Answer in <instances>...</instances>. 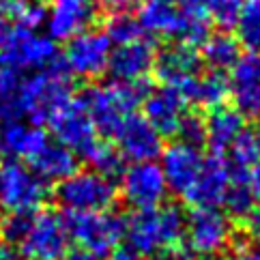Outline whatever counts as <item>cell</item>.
Segmentation results:
<instances>
[{"label": "cell", "instance_id": "cell-1", "mask_svg": "<svg viewBox=\"0 0 260 260\" xmlns=\"http://www.w3.org/2000/svg\"><path fill=\"white\" fill-rule=\"evenodd\" d=\"M129 252L148 260H164L172 249L183 245L185 213L176 204H161L151 211H136L125 221Z\"/></svg>", "mask_w": 260, "mask_h": 260}, {"label": "cell", "instance_id": "cell-2", "mask_svg": "<svg viewBox=\"0 0 260 260\" xmlns=\"http://www.w3.org/2000/svg\"><path fill=\"white\" fill-rule=\"evenodd\" d=\"M148 90L151 88H148L146 80L132 82V84L112 82L108 86L104 84L84 88L76 101L84 108V112L88 114L99 136L114 138L120 125L132 114H136V108L144 101Z\"/></svg>", "mask_w": 260, "mask_h": 260}, {"label": "cell", "instance_id": "cell-3", "mask_svg": "<svg viewBox=\"0 0 260 260\" xmlns=\"http://www.w3.org/2000/svg\"><path fill=\"white\" fill-rule=\"evenodd\" d=\"M73 99L71 73L58 54L48 67L22 78V108L30 123L41 127Z\"/></svg>", "mask_w": 260, "mask_h": 260}, {"label": "cell", "instance_id": "cell-4", "mask_svg": "<svg viewBox=\"0 0 260 260\" xmlns=\"http://www.w3.org/2000/svg\"><path fill=\"white\" fill-rule=\"evenodd\" d=\"M69 241L95 256H108L125 237V219L108 211H67L62 217Z\"/></svg>", "mask_w": 260, "mask_h": 260}, {"label": "cell", "instance_id": "cell-5", "mask_svg": "<svg viewBox=\"0 0 260 260\" xmlns=\"http://www.w3.org/2000/svg\"><path fill=\"white\" fill-rule=\"evenodd\" d=\"M54 196L67 211H108L116 200V187L95 170H76L58 183Z\"/></svg>", "mask_w": 260, "mask_h": 260}, {"label": "cell", "instance_id": "cell-6", "mask_svg": "<svg viewBox=\"0 0 260 260\" xmlns=\"http://www.w3.org/2000/svg\"><path fill=\"white\" fill-rule=\"evenodd\" d=\"M48 198V183L28 166L17 159H7L0 166V207L5 211H39Z\"/></svg>", "mask_w": 260, "mask_h": 260}, {"label": "cell", "instance_id": "cell-7", "mask_svg": "<svg viewBox=\"0 0 260 260\" xmlns=\"http://www.w3.org/2000/svg\"><path fill=\"white\" fill-rule=\"evenodd\" d=\"M58 56L50 37H41L24 26H13L0 41V67L26 71H41Z\"/></svg>", "mask_w": 260, "mask_h": 260}, {"label": "cell", "instance_id": "cell-8", "mask_svg": "<svg viewBox=\"0 0 260 260\" xmlns=\"http://www.w3.org/2000/svg\"><path fill=\"white\" fill-rule=\"evenodd\" d=\"M185 239L191 254L215 256L232 243V224L219 209L193 207L185 217Z\"/></svg>", "mask_w": 260, "mask_h": 260}, {"label": "cell", "instance_id": "cell-9", "mask_svg": "<svg viewBox=\"0 0 260 260\" xmlns=\"http://www.w3.org/2000/svg\"><path fill=\"white\" fill-rule=\"evenodd\" d=\"M112 54V41L104 30L86 28L71 37L64 48L62 60L71 76L92 80L108 71V60Z\"/></svg>", "mask_w": 260, "mask_h": 260}, {"label": "cell", "instance_id": "cell-10", "mask_svg": "<svg viewBox=\"0 0 260 260\" xmlns=\"http://www.w3.org/2000/svg\"><path fill=\"white\" fill-rule=\"evenodd\" d=\"M69 235L56 211L43 209L35 213L32 226L22 241L20 252L26 260H64L69 252Z\"/></svg>", "mask_w": 260, "mask_h": 260}, {"label": "cell", "instance_id": "cell-11", "mask_svg": "<svg viewBox=\"0 0 260 260\" xmlns=\"http://www.w3.org/2000/svg\"><path fill=\"white\" fill-rule=\"evenodd\" d=\"M120 193L132 209L151 211L164 204L168 196V185L155 161H138L120 176Z\"/></svg>", "mask_w": 260, "mask_h": 260}, {"label": "cell", "instance_id": "cell-12", "mask_svg": "<svg viewBox=\"0 0 260 260\" xmlns=\"http://www.w3.org/2000/svg\"><path fill=\"white\" fill-rule=\"evenodd\" d=\"M99 7L95 0H50L48 35L52 41H69L78 32L90 28L97 20Z\"/></svg>", "mask_w": 260, "mask_h": 260}, {"label": "cell", "instance_id": "cell-13", "mask_svg": "<svg viewBox=\"0 0 260 260\" xmlns=\"http://www.w3.org/2000/svg\"><path fill=\"white\" fill-rule=\"evenodd\" d=\"M228 84L237 112L247 118H260V52L241 54L230 69Z\"/></svg>", "mask_w": 260, "mask_h": 260}, {"label": "cell", "instance_id": "cell-14", "mask_svg": "<svg viewBox=\"0 0 260 260\" xmlns=\"http://www.w3.org/2000/svg\"><path fill=\"white\" fill-rule=\"evenodd\" d=\"M48 125L52 129L56 142L71 148L76 155H84L88 148L97 142V132L92 127L88 114L84 112L76 99H71L67 106L60 108L56 114H54Z\"/></svg>", "mask_w": 260, "mask_h": 260}, {"label": "cell", "instance_id": "cell-15", "mask_svg": "<svg viewBox=\"0 0 260 260\" xmlns=\"http://www.w3.org/2000/svg\"><path fill=\"white\" fill-rule=\"evenodd\" d=\"M157 56V48L151 39H136L132 43L118 45V48L110 54L108 71L114 82L120 84H132V82L146 80L148 71H153Z\"/></svg>", "mask_w": 260, "mask_h": 260}, {"label": "cell", "instance_id": "cell-16", "mask_svg": "<svg viewBox=\"0 0 260 260\" xmlns=\"http://www.w3.org/2000/svg\"><path fill=\"white\" fill-rule=\"evenodd\" d=\"M230 179H232L230 164L221 155L213 153L211 157H207V159L202 161V170L198 174V179L191 185V189L183 196V200L191 204V207L217 209L219 204L224 202Z\"/></svg>", "mask_w": 260, "mask_h": 260}, {"label": "cell", "instance_id": "cell-17", "mask_svg": "<svg viewBox=\"0 0 260 260\" xmlns=\"http://www.w3.org/2000/svg\"><path fill=\"white\" fill-rule=\"evenodd\" d=\"M204 157L196 146H189L185 142H174L166 151H161V172L168 191L179 193L183 198L185 193L191 189V185L196 183L198 174L202 170Z\"/></svg>", "mask_w": 260, "mask_h": 260}, {"label": "cell", "instance_id": "cell-18", "mask_svg": "<svg viewBox=\"0 0 260 260\" xmlns=\"http://www.w3.org/2000/svg\"><path fill=\"white\" fill-rule=\"evenodd\" d=\"M114 138L118 140V153L123 155V159H132L134 164L153 161L164 151L161 134L144 116H138V114L129 116L120 125Z\"/></svg>", "mask_w": 260, "mask_h": 260}, {"label": "cell", "instance_id": "cell-19", "mask_svg": "<svg viewBox=\"0 0 260 260\" xmlns=\"http://www.w3.org/2000/svg\"><path fill=\"white\" fill-rule=\"evenodd\" d=\"M142 106L144 118L161 136H174L183 116L187 114V101L172 86H159L155 90H148Z\"/></svg>", "mask_w": 260, "mask_h": 260}, {"label": "cell", "instance_id": "cell-20", "mask_svg": "<svg viewBox=\"0 0 260 260\" xmlns=\"http://www.w3.org/2000/svg\"><path fill=\"white\" fill-rule=\"evenodd\" d=\"M202 60L198 56V52L187 45H170L164 52H157L153 71L157 73V78L164 86H172L179 90L185 82H189L191 78L200 76Z\"/></svg>", "mask_w": 260, "mask_h": 260}, {"label": "cell", "instance_id": "cell-21", "mask_svg": "<svg viewBox=\"0 0 260 260\" xmlns=\"http://www.w3.org/2000/svg\"><path fill=\"white\" fill-rule=\"evenodd\" d=\"M183 99L187 104H193L202 110H217L224 108L230 97V84L228 78L219 71H209L207 76H196L179 88Z\"/></svg>", "mask_w": 260, "mask_h": 260}, {"label": "cell", "instance_id": "cell-22", "mask_svg": "<svg viewBox=\"0 0 260 260\" xmlns=\"http://www.w3.org/2000/svg\"><path fill=\"white\" fill-rule=\"evenodd\" d=\"M28 168L45 183H60L78 170V155L58 142H48L28 159Z\"/></svg>", "mask_w": 260, "mask_h": 260}, {"label": "cell", "instance_id": "cell-23", "mask_svg": "<svg viewBox=\"0 0 260 260\" xmlns=\"http://www.w3.org/2000/svg\"><path fill=\"white\" fill-rule=\"evenodd\" d=\"M45 144H48L45 132L37 125H24L20 120H11L0 127V151L3 155H11L13 159L28 161Z\"/></svg>", "mask_w": 260, "mask_h": 260}, {"label": "cell", "instance_id": "cell-24", "mask_svg": "<svg viewBox=\"0 0 260 260\" xmlns=\"http://www.w3.org/2000/svg\"><path fill=\"white\" fill-rule=\"evenodd\" d=\"M183 7L179 0H140V22L144 32L157 37H176V30L181 26Z\"/></svg>", "mask_w": 260, "mask_h": 260}, {"label": "cell", "instance_id": "cell-25", "mask_svg": "<svg viewBox=\"0 0 260 260\" xmlns=\"http://www.w3.org/2000/svg\"><path fill=\"white\" fill-rule=\"evenodd\" d=\"M207 123V140L204 144H209L211 153L221 155L226 153L230 144L237 140V136L245 129V116L230 108H217L209 114Z\"/></svg>", "mask_w": 260, "mask_h": 260}, {"label": "cell", "instance_id": "cell-26", "mask_svg": "<svg viewBox=\"0 0 260 260\" xmlns=\"http://www.w3.org/2000/svg\"><path fill=\"white\" fill-rule=\"evenodd\" d=\"M241 56V43L228 32L209 35V39L202 43V58L209 64L211 71L226 73L235 67V62Z\"/></svg>", "mask_w": 260, "mask_h": 260}, {"label": "cell", "instance_id": "cell-27", "mask_svg": "<svg viewBox=\"0 0 260 260\" xmlns=\"http://www.w3.org/2000/svg\"><path fill=\"white\" fill-rule=\"evenodd\" d=\"M22 116V76L15 69L0 67V123L20 120Z\"/></svg>", "mask_w": 260, "mask_h": 260}, {"label": "cell", "instance_id": "cell-28", "mask_svg": "<svg viewBox=\"0 0 260 260\" xmlns=\"http://www.w3.org/2000/svg\"><path fill=\"white\" fill-rule=\"evenodd\" d=\"M235 26L237 41L249 52H260V0H243Z\"/></svg>", "mask_w": 260, "mask_h": 260}, {"label": "cell", "instance_id": "cell-29", "mask_svg": "<svg viewBox=\"0 0 260 260\" xmlns=\"http://www.w3.org/2000/svg\"><path fill=\"white\" fill-rule=\"evenodd\" d=\"M179 5H183V9L204 13L209 20L217 22L221 28L228 30L237 22V15L243 0H179Z\"/></svg>", "mask_w": 260, "mask_h": 260}, {"label": "cell", "instance_id": "cell-30", "mask_svg": "<svg viewBox=\"0 0 260 260\" xmlns=\"http://www.w3.org/2000/svg\"><path fill=\"white\" fill-rule=\"evenodd\" d=\"M245 174L247 172H241V170H232V179H230V185L226 189V196H224V202L226 204V211L230 215L235 217H241L245 219L249 213H252L256 207H254V196L252 191L247 187V181H245Z\"/></svg>", "mask_w": 260, "mask_h": 260}, {"label": "cell", "instance_id": "cell-31", "mask_svg": "<svg viewBox=\"0 0 260 260\" xmlns=\"http://www.w3.org/2000/svg\"><path fill=\"white\" fill-rule=\"evenodd\" d=\"M211 35V20L200 11H191V9H183V17H181V26L176 30L174 39L181 45L187 48H196L202 45L209 39Z\"/></svg>", "mask_w": 260, "mask_h": 260}, {"label": "cell", "instance_id": "cell-32", "mask_svg": "<svg viewBox=\"0 0 260 260\" xmlns=\"http://www.w3.org/2000/svg\"><path fill=\"white\" fill-rule=\"evenodd\" d=\"M230 168L232 170H241L247 172L254 164L260 161V140L256 132H249V129H243L237 140L230 144Z\"/></svg>", "mask_w": 260, "mask_h": 260}, {"label": "cell", "instance_id": "cell-33", "mask_svg": "<svg viewBox=\"0 0 260 260\" xmlns=\"http://www.w3.org/2000/svg\"><path fill=\"white\" fill-rule=\"evenodd\" d=\"M82 157H84V159L90 164L92 170L108 176V179H112V176L120 174V170H123V155H120L112 144L99 140V138H97V142L92 144Z\"/></svg>", "mask_w": 260, "mask_h": 260}, {"label": "cell", "instance_id": "cell-34", "mask_svg": "<svg viewBox=\"0 0 260 260\" xmlns=\"http://www.w3.org/2000/svg\"><path fill=\"white\" fill-rule=\"evenodd\" d=\"M37 211H7L0 217V239L9 245H22Z\"/></svg>", "mask_w": 260, "mask_h": 260}, {"label": "cell", "instance_id": "cell-35", "mask_svg": "<svg viewBox=\"0 0 260 260\" xmlns=\"http://www.w3.org/2000/svg\"><path fill=\"white\" fill-rule=\"evenodd\" d=\"M104 32L108 35V39L112 43L125 45V43H132L136 39H140L144 30H142L140 22H138V17L129 15L127 11H120V13H114L108 20Z\"/></svg>", "mask_w": 260, "mask_h": 260}, {"label": "cell", "instance_id": "cell-36", "mask_svg": "<svg viewBox=\"0 0 260 260\" xmlns=\"http://www.w3.org/2000/svg\"><path fill=\"white\" fill-rule=\"evenodd\" d=\"M174 136H179V142H185L189 146L200 148L204 144V140H207V123H204L202 116L187 112L183 116L181 125H179V129H176Z\"/></svg>", "mask_w": 260, "mask_h": 260}, {"label": "cell", "instance_id": "cell-37", "mask_svg": "<svg viewBox=\"0 0 260 260\" xmlns=\"http://www.w3.org/2000/svg\"><path fill=\"white\" fill-rule=\"evenodd\" d=\"M97 7L106 9L110 13H120V11H127L136 5H140V0H95Z\"/></svg>", "mask_w": 260, "mask_h": 260}, {"label": "cell", "instance_id": "cell-38", "mask_svg": "<svg viewBox=\"0 0 260 260\" xmlns=\"http://www.w3.org/2000/svg\"><path fill=\"white\" fill-rule=\"evenodd\" d=\"M245 181H247V187H249V191H252L254 200H260V161L254 164L252 168L247 170Z\"/></svg>", "mask_w": 260, "mask_h": 260}, {"label": "cell", "instance_id": "cell-39", "mask_svg": "<svg viewBox=\"0 0 260 260\" xmlns=\"http://www.w3.org/2000/svg\"><path fill=\"white\" fill-rule=\"evenodd\" d=\"M0 260H26V258L20 249H17V245L0 243Z\"/></svg>", "mask_w": 260, "mask_h": 260}, {"label": "cell", "instance_id": "cell-40", "mask_svg": "<svg viewBox=\"0 0 260 260\" xmlns=\"http://www.w3.org/2000/svg\"><path fill=\"white\" fill-rule=\"evenodd\" d=\"M237 260H260V249H249L237 243Z\"/></svg>", "mask_w": 260, "mask_h": 260}, {"label": "cell", "instance_id": "cell-41", "mask_svg": "<svg viewBox=\"0 0 260 260\" xmlns=\"http://www.w3.org/2000/svg\"><path fill=\"white\" fill-rule=\"evenodd\" d=\"M64 260H99V256L88 252V249H82L80 247V249H73V252H67Z\"/></svg>", "mask_w": 260, "mask_h": 260}, {"label": "cell", "instance_id": "cell-42", "mask_svg": "<svg viewBox=\"0 0 260 260\" xmlns=\"http://www.w3.org/2000/svg\"><path fill=\"white\" fill-rule=\"evenodd\" d=\"M13 26H15V24H13L11 20H9V15L3 11V9H0V41L5 39V35H7L9 30H11Z\"/></svg>", "mask_w": 260, "mask_h": 260}, {"label": "cell", "instance_id": "cell-43", "mask_svg": "<svg viewBox=\"0 0 260 260\" xmlns=\"http://www.w3.org/2000/svg\"><path fill=\"white\" fill-rule=\"evenodd\" d=\"M108 260H142V258L136 256L134 252H129V249H118V252H114Z\"/></svg>", "mask_w": 260, "mask_h": 260}, {"label": "cell", "instance_id": "cell-44", "mask_svg": "<svg viewBox=\"0 0 260 260\" xmlns=\"http://www.w3.org/2000/svg\"><path fill=\"white\" fill-rule=\"evenodd\" d=\"M200 260H215V258H211V256H204V258H200Z\"/></svg>", "mask_w": 260, "mask_h": 260}, {"label": "cell", "instance_id": "cell-45", "mask_svg": "<svg viewBox=\"0 0 260 260\" xmlns=\"http://www.w3.org/2000/svg\"><path fill=\"white\" fill-rule=\"evenodd\" d=\"M256 136H258V140H260V132H258V134H256Z\"/></svg>", "mask_w": 260, "mask_h": 260}, {"label": "cell", "instance_id": "cell-46", "mask_svg": "<svg viewBox=\"0 0 260 260\" xmlns=\"http://www.w3.org/2000/svg\"><path fill=\"white\" fill-rule=\"evenodd\" d=\"M0 243H3V239H0Z\"/></svg>", "mask_w": 260, "mask_h": 260}, {"label": "cell", "instance_id": "cell-47", "mask_svg": "<svg viewBox=\"0 0 260 260\" xmlns=\"http://www.w3.org/2000/svg\"><path fill=\"white\" fill-rule=\"evenodd\" d=\"M0 155H3V151H0Z\"/></svg>", "mask_w": 260, "mask_h": 260}, {"label": "cell", "instance_id": "cell-48", "mask_svg": "<svg viewBox=\"0 0 260 260\" xmlns=\"http://www.w3.org/2000/svg\"><path fill=\"white\" fill-rule=\"evenodd\" d=\"M258 239H260V235H258Z\"/></svg>", "mask_w": 260, "mask_h": 260}]
</instances>
